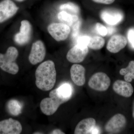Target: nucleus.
<instances>
[{
    "mask_svg": "<svg viewBox=\"0 0 134 134\" xmlns=\"http://www.w3.org/2000/svg\"><path fill=\"white\" fill-rule=\"evenodd\" d=\"M101 19L106 23L111 25L118 24L122 21L123 15L122 12L116 10H106L100 14Z\"/></svg>",
    "mask_w": 134,
    "mask_h": 134,
    "instance_id": "4468645a",
    "label": "nucleus"
},
{
    "mask_svg": "<svg viewBox=\"0 0 134 134\" xmlns=\"http://www.w3.org/2000/svg\"><path fill=\"white\" fill-rule=\"evenodd\" d=\"M46 55V49L44 43L40 40L32 44L29 56V60L31 64L36 65L43 61Z\"/></svg>",
    "mask_w": 134,
    "mask_h": 134,
    "instance_id": "0eeeda50",
    "label": "nucleus"
},
{
    "mask_svg": "<svg viewBox=\"0 0 134 134\" xmlns=\"http://www.w3.org/2000/svg\"><path fill=\"white\" fill-rule=\"evenodd\" d=\"M50 134H65V133L62 132L61 130L60 129H55L53 130L52 132L50 133Z\"/></svg>",
    "mask_w": 134,
    "mask_h": 134,
    "instance_id": "c85d7f7f",
    "label": "nucleus"
},
{
    "mask_svg": "<svg viewBox=\"0 0 134 134\" xmlns=\"http://www.w3.org/2000/svg\"><path fill=\"white\" fill-rule=\"evenodd\" d=\"M113 90L118 95L127 98L131 97L134 91L131 84L126 81L120 80H117L114 83Z\"/></svg>",
    "mask_w": 134,
    "mask_h": 134,
    "instance_id": "2eb2a0df",
    "label": "nucleus"
},
{
    "mask_svg": "<svg viewBox=\"0 0 134 134\" xmlns=\"http://www.w3.org/2000/svg\"><path fill=\"white\" fill-rule=\"evenodd\" d=\"M16 1H17L18 2H22L23 1H24V0H16Z\"/></svg>",
    "mask_w": 134,
    "mask_h": 134,
    "instance_id": "7c9ffc66",
    "label": "nucleus"
},
{
    "mask_svg": "<svg viewBox=\"0 0 134 134\" xmlns=\"http://www.w3.org/2000/svg\"><path fill=\"white\" fill-rule=\"evenodd\" d=\"M18 56V50L14 47H10L5 54L0 53V68L3 71L12 75L18 73L19 68L16 62Z\"/></svg>",
    "mask_w": 134,
    "mask_h": 134,
    "instance_id": "7ed1b4c3",
    "label": "nucleus"
},
{
    "mask_svg": "<svg viewBox=\"0 0 134 134\" xmlns=\"http://www.w3.org/2000/svg\"><path fill=\"white\" fill-rule=\"evenodd\" d=\"M81 21L79 20L76 23H75L71 27L72 28V36L74 38L76 37L79 34V30H80V27H81Z\"/></svg>",
    "mask_w": 134,
    "mask_h": 134,
    "instance_id": "5701e85b",
    "label": "nucleus"
},
{
    "mask_svg": "<svg viewBox=\"0 0 134 134\" xmlns=\"http://www.w3.org/2000/svg\"><path fill=\"white\" fill-rule=\"evenodd\" d=\"M126 125V120L124 115L117 114L114 115L105 126V130L109 134H116L121 132Z\"/></svg>",
    "mask_w": 134,
    "mask_h": 134,
    "instance_id": "423d86ee",
    "label": "nucleus"
},
{
    "mask_svg": "<svg viewBox=\"0 0 134 134\" xmlns=\"http://www.w3.org/2000/svg\"><path fill=\"white\" fill-rule=\"evenodd\" d=\"M58 90L63 95L66 97L71 98L73 93L72 86L68 83L63 84L58 88Z\"/></svg>",
    "mask_w": 134,
    "mask_h": 134,
    "instance_id": "412c9836",
    "label": "nucleus"
},
{
    "mask_svg": "<svg viewBox=\"0 0 134 134\" xmlns=\"http://www.w3.org/2000/svg\"><path fill=\"white\" fill-rule=\"evenodd\" d=\"M23 127L18 121L12 118L0 121V134H19Z\"/></svg>",
    "mask_w": 134,
    "mask_h": 134,
    "instance_id": "1a4fd4ad",
    "label": "nucleus"
},
{
    "mask_svg": "<svg viewBox=\"0 0 134 134\" xmlns=\"http://www.w3.org/2000/svg\"><path fill=\"white\" fill-rule=\"evenodd\" d=\"M105 43L104 39L99 36H93L90 37L88 47L94 50H100L104 47Z\"/></svg>",
    "mask_w": 134,
    "mask_h": 134,
    "instance_id": "aec40b11",
    "label": "nucleus"
},
{
    "mask_svg": "<svg viewBox=\"0 0 134 134\" xmlns=\"http://www.w3.org/2000/svg\"><path fill=\"white\" fill-rule=\"evenodd\" d=\"M70 76L74 83L78 86H83L85 83V69L83 66L75 64L70 70Z\"/></svg>",
    "mask_w": 134,
    "mask_h": 134,
    "instance_id": "ddd939ff",
    "label": "nucleus"
},
{
    "mask_svg": "<svg viewBox=\"0 0 134 134\" xmlns=\"http://www.w3.org/2000/svg\"><path fill=\"white\" fill-rule=\"evenodd\" d=\"M111 80L106 74L99 72L94 74L88 82L89 86L94 90L105 91L110 87Z\"/></svg>",
    "mask_w": 134,
    "mask_h": 134,
    "instance_id": "20e7f679",
    "label": "nucleus"
},
{
    "mask_svg": "<svg viewBox=\"0 0 134 134\" xmlns=\"http://www.w3.org/2000/svg\"><path fill=\"white\" fill-rule=\"evenodd\" d=\"M127 36L130 46L134 49V28H131L129 30Z\"/></svg>",
    "mask_w": 134,
    "mask_h": 134,
    "instance_id": "a878e982",
    "label": "nucleus"
},
{
    "mask_svg": "<svg viewBox=\"0 0 134 134\" xmlns=\"http://www.w3.org/2000/svg\"><path fill=\"white\" fill-rule=\"evenodd\" d=\"M9 113L14 116H17L21 113L22 105L21 103L15 99L9 100L7 104Z\"/></svg>",
    "mask_w": 134,
    "mask_h": 134,
    "instance_id": "a211bd4d",
    "label": "nucleus"
},
{
    "mask_svg": "<svg viewBox=\"0 0 134 134\" xmlns=\"http://www.w3.org/2000/svg\"><path fill=\"white\" fill-rule=\"evenodd\" d=\"M133 116L134 119V102L133 103Z\"/></svg>",
    "mask_w": 134,
    "mask_h": 134,
    "instance_id": "c756f323",
    "label": "nucleus"
},
{
    "mask_svg": "<svg viewBox=\"0 0 134 134\" xmlns=\"http://www.w3.org/2000/svg\"><path fill=\"white\" fill-rule=\"evenodd\" d=\"M60 9L62 11L68 10L75 14H78L80 12V9L77 5L71 2L63 4L60 7Z\"/></svg>",
    "mask_w": 134,
    "mask_h": 134,
    "instance_id": "4be33fe9",
    "label": "nucleus"
},
{
    "mask_svg": "<svg viewBox=\"0 0 134 134\" xmlns=\"http://www.w3.org/2000/svg\"><path fill=\"white\" fill-rule=\"evenodd\" d=\"M107 29V31H108V33H107V34L109 35H111V34L114 33L115 31V28H114V27L108 26Z\"/></svg>",
    "mask_w": 134,
    "mask_h": 134,
    "instance_id": "cd10ccee",
    "label": "nucleus"
},
{
    "mask_svg": "<svg viewBox=\"0 0 134 134\" xmlns=\"http://www.w3.org/2000/svg\"><path fill=\"white\" fill-rule=\"evenodd\" d=\"M96 29L98 33L100 36L103 37L106 36L108 33L107 28L99 23H97L96 24Z\"/></svg>",
    "mask_w": 134,
    "mask_h": 134,
    "instance_id": "b1692460",
    "label": "nucleus"
},
{
    "mask_svg": "<svg viewBox=\"0 0 134 134\" xmlns=\"http://www.w3.org/2000/svg\"><path fill=\"white\" fill-rule=\"evenodd\" d=\"M31 30V25L29 21H22L20 32L15 35V41L20 45L28 43L30 38Z\"/></svg>",
    "mask_w": 134,
    "mask_h": 134,
    "instance_id": "9b49d317",
    "label": "nucleus"
},
{
    "mask_svg": "<svg viewBox=\"0 0 134 134\" xmlns=\"http://www.w3.org/2000/svg\"><path fill=\"white\" fill-rule=\"evenodd\" d=\"M120 74L121 75L125 76L124 78L126 81L132 82L134 79V61H131L127 68L121 69Z\"/></svg>",
    "mask_w": 134,
    "mask_h": 134,
    "instance_id": "6ab92c4d",
    "label": "nucleus"
},
{
    "mask_svg": "<svg viewBox=\"0 0 134 134\" xmlns=\"http://www.w3.org/2000/svg\"><path fill=\"white\" fill-rule=\"evenodd\" d=\"M18 8L11 0H3L0 2V23L11 18L17 12Z\"/></svg>",
    "mask_w": 134,
    "mask_h": 134,
    "instance_id": "9d476101",
    "label": "nucleus"
},
{
    "mask_svg": "<svg viewBox=\"0 0 134 134\" xmlns=\"http://www.w3.org/2000/svg\"><path fill=\"white\" fill-rule=\"evenodd\" d=\"M90 39V37L89 36H84L79 37L77 40V44L83 46H88Z\"/></svg>",
    "mask_w": 134,
    "mask_h": 134,
    "instance_id": "393cba45",
    "label": "nucleus"
},
{
    "mask_svg": "<svg viewBox=\"0 0 134 134\" xmlns=\"http://www.w3.org/2000/svg\"><path fill=\"white\" fill-rule=\"evenodd\" d=\"M58 18L63 23L68 25L70 28L75 23L79 20V17L76 15H71L65 11L60 12L58 14Z\"/></svg>",
    "mask_w": 134,
    "mask_h": 134,
    "instance_id": "f3484780",
    "label": "nucleus"
},
{
    "mask_svg": "<svg viewBox=\"0 0 134 134\" xmlns=\"http://www.w3.org/2000/svg\"><path fill=\"white\" fill-rule=\"evenodd\" d=\"M127 44V39L122 35L116 34L111 37L107 46L110 52L116 53L125 48Z\"/></svg>",
    "mask_w": 134,
    "mask_h": 134,
    "instance_id": "f8f14e48",
    "label": "nucleus"
},
{
    "mask_svg": "<svg viewBox=\"0 0 134 134\" xmlns=\"http://www.w3.org/2000/svg\"><path fill=\"white\" fill-rule=\"evenodd\" d=\"M49 97L43 99L40 104L42 112L48 116L55 113L61 105L71 99L63 95L59 91L58 88L50 92Z\"/></svg>",
    "mask_w": 134,
    "mask_h": 134,
    "instance_id": "f03ea898",
    "label": "nucleus"
},
{
    "mask_svg": "<svg viewBox=\"0 0 134 134\" xmlns=\"http://www.w3.org/2000/svg\"><path fill=\"white\" fill-rule=\"evenodd\" d=\"M50 35L56 41H64L69 36L71 29L68 25L64 23H53L47 28Z\"/></svg>",
    "mask_w": 134,
    "mask_h": 134,
    "instance_id": "39448f33",
    "label": "nucleus"
},
{
    "mask_svg": "<svg viewBox=\"0 0 134 134\" xmlns=\"http://www.w3.org/2000/svg\"><path fill=\"white\" fill-rule=\"evenodd\" d=\"M56 75L53 62L47 60L42 63L37 68L35 72L36 86L41 90L49 91L55 85Z\"/></svg>",
    "mask_w": 134,
    "mask_h": 134,
    "instance_id": "f257e3e1",
    "label": "nucleus"
},
{
    "mask_svg": "<svg viewBox=\"0 0 134 134\" xmlns=\"http://www.w3.org/2000/svg\"><path fill=\"white\" fill-rule=\"evenodd\" d=\"M88 52V46H83L77 44L68 51L67 54V59L72 63H80L84 60Z\"/></svg>",
    "mask_w": 134,
    "mask_h": 134,
    "instance_id": "6e6552de",
    "label": "nucleus"
},
{
    "mask_svg": "<svg viewBox=\"0 0 134 134\" xmlns=\"http://www.w3.org/2000/svg\"><path fill=\"white\" fill-rule=\"evenodd\" d=\"M96 120L88 118L82 120L77 124L75 130V134H91L96 126Z\"/></svg>",
    "mask_w": 134,
    "mask_h": 134,
    "instance_id": "dca6fc26",
    "label": "nucleus"
},
{
    "mask_svg": "<svg viewBox=\"0 0 134 134\" xmlns=\"http://www.w3.org/2000/svg\"><path fill=\"white\" fill-rule=\"evenodd\" d=\"M94 2L101 4L109 5L113 3L115 0H92Z\"/></svg>",
    "mask_w": 134,
    "mask_h": 134,
    "instance_id": "bb28decb",
    "label": "nucleus"
}]
</instances>
